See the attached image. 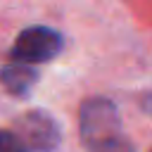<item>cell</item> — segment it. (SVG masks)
Masks as SVG:
<instances>
[{
  "label": "cell",
  "instance_id": "6da1fadb",
  "mask_svg": "<svg viewBox=\"0 0 152 152\" xmlns=\"http://www.w3.org/2000/svg\"><path fill=\"white\" fill-rule=\"evenodd\" d=\"M78 131L88 152H135L121 128L116 107L104 97H90L81 104Z\"/></svg>",
  "mask_w": 152,
  "mask_h": 152
},
{
  "label": "cell",
  "instance_id": "7a4b0ae2",
  "mask_svg": "<svg viewBox=\"0 0 152 152\" xmlns=\"http://www.w3.org/2000/svg\"><path fill=\"white\" fill-rule=\"evenodd\" d=\"M62 45H64V40L55 28L28 26L17 36L14 48H12V59L14 62H24V64L48 62V59L59 55Z\"/></svg>",
  "mask_w": 152,
  "mask_h": 152
},
{
  "label": "cell",
  "instance_id": "3957f363",
  "mask_svg": "<svg viewBox=\"0 0 152 152\" xmlns=\"http://www.w3.org/2000/svg\"><path fill=\"white\" fill-rule=\"evenodd\" d=\"M17 135L36 152H55L62 140L59 124L40 109H31L17 119Z\"/></svg>",
  "mask_w": 152,
  "mask_h": 152
},
{
  "label": "cell",
  "instance_id": "277c9868",
  "mask_svg": "<svg viewBox=\"0 0 152 152\" xmlns=\"http://www.w3.org/2000/svg\"><path fill=\"white\" fill-rule=\"evenodd\" d=\"M38 81V71L31 66V64H24V62H12L7 66L0 69V83L2 88L10 93V95H26Z\"/></svg>",
  "mask_w": 152,
  "mask_h": 152
},
{
  "label": "cell",
  "instance_id": "5b68a950",
  "mask_svg": "<svg viewBox=\"0 0 152 152\" xmlns=\"http://www.w3.org/2000/svg\"><path fill=\"white\" fill-rule=\"evenodd\" d=\"M0 152H31V147L10 131H0Z\"/></svg>",
  "mask_w": 152,
  "mask_h": 152
}]
</instances>
